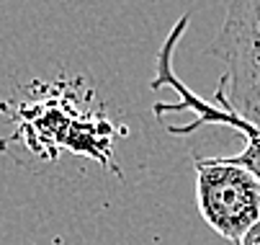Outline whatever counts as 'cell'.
<instances>
[{"label": "cell", "instance_id": "1", "mask_svg": "<svg viewBox=\"0 0 260 245\" xmlns=\"http://www.w3.org/2000/svg\"><path fill=\"white\" fill-rule=\"evenodd\" d=\"M209 54L224 65L216 103L260 127V0H230Z\"/></svg>", "mask_w": 260, "mask_h": 245}, {"label": "cell", "instance_id": "2", "mask_svg": "<svg viewBox=\"0 0 260 245\" xmlns=\"http://www.w3.org/2000/svg\"><path fill=\"white\" fill-rule=\"evenodd\" d=\"M196 204L204 222L224 240L240 242L260 222V181L224 158H196Z\"/></svg>", "mask_w": 260, "mask_h": 245}, {"label": "cell", "instance_id": "3", "mask_svg": "<svg viewBox=\"0 0 260 245\" xmlns=\"http://www.w3.org/2000/svg\"><path fill=\"white\" fill-rule=\"evenodd\" d=\"M188 21H191V16L185 13L183 18H178V23L173 26V31H170V37L165 39V44L160 47V52H157V75H155V80L150 83L155 90L157 88H162V85H170L175 93H178V103H155V114L160 116L162 111H191V114H196V121H191V124H185V127H168V132L170 134H191V132H196L199 127H204V124H224V127H232L235 132H240L242 137H245V147H242V152H237V155H221L224 160H230V163H235V165H242V168H247L252 176L260 181V127H255V124H247L245 119H240L237 114H232L227 106H209V103H204L188 85H183V80L173 73V49H175V44H178V39L183 37V31H185V26H188Z\"/></svg>", "mask_w": 260, "mask_h": 245}, {"label": "cell", "instance_id": "4", "mask_svg": "<svg viewBox=\"0 0 260 245\" xmlns=\"http://www.w3.org/2000/svg\"><path fill=\"white\" fill-rule=\"evenodd\" d=\"M237 245H260V222H255V225L247 230V235H245Z\"/></svg>", "mask_w": 260, "mask_h": 245}]
</instances>
